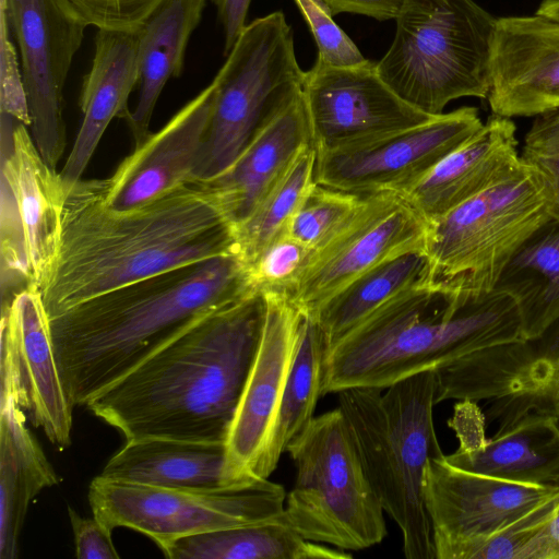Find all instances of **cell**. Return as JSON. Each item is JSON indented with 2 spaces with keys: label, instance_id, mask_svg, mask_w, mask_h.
<instances>
[{
  "label": "cell",
  "instance_id": "obj_1",
  "mask_svg": "<svg viewBox=\"0 0 559 559\" xmlns=\"http://www.w3.org/2000/svg\"><path fill=\"white\" fill-rule=\"evenodd\" d=\"M229 253H237L235 227L205 183L115 211L103 179H80L64 189L59 248L40 293L50 319L127 284Z\"/></svg>",
  "mask_w": 559,
  "mask_h": 559
},
{
  "label": "cell",
  "instance_id": "obj_2",
  "mask_svg": "<svg viewBox=\"0 0 559 559\" xmlns=\"http://www.w3.org/2000/svg\"><path fill=\"white\" fill-rule=\"evenodd\" d=\"M265 316L259 292L203 314L86 407L126 440L226 443Z\"/></svg>",
  "mask_w": 559,
  "mask_h": 559
},
{
  "label": "cell",
  "instance_id": "obj_3",
  "mask_svg": "<svg viewBox=\"0 0 559 559\" xmlns=\"http://www.w3.org/2000/svg\"><path fill=\"white\" fill-rule=\"evenodd\" d=\"M255 293L237 253L163 272L49 319L71 405H85L203 314Z\"/></svg>",
  "mask_w": 559,
  "mask_h": 559
},
{
  "label": "cell",
  "instance_id": "obj_4",
  "mask_svg": "<svg viewBox=\"0 0 559 559\" xmlns=\"http://www.w3.org/2000/svg\"><path fill=\"white\" fill-rule=\"evenodd\" d=\"M525 341L518 305L495 289L466 298L429 284L393 298L328 349L322 395L385 389L491 347Z\"/></svg>",
  "mask_w": 559,
  "mask_h": 559
},
{
  "label": "cell",
  "instance_id": "obj_5",
  "mask_svg": "<svg viewBox=\"0 0 559 559\" xmlns=\"http://www.w3.org/2000/svg\"><path fill=\"white\" fill-rule=\"evenodd\" d=\"M436 373L427 370L383 389L337 392L369 480L399 525L407 559H436L424 496L425 468L444 454L435 424Z\"/></svg>",
  "mask_w": 559,
  "mask_h": 559
},
{
  "label": "cell",
  "instance_id": "obj_6",
  "mask_svg": "<svg viewBox=\"0 0 559 559\" xmlns=\"http://www.w3.org/2000/svg\"><path fill=\"white\" fill-rule=\"evenodd\" d=\"M377 70L406 103L430 115L461 97L487 99L497 19L474 0H405Z\"/></svg>",
  "mask_w": 559,
  "mask_h": 559
},
{
  "label": "cell",
  "instance_id": "obj_7",
  "mask_svg": "<svg viewBox=\"0 0 559 559\" xmlns=\"http://www.w3.org/2000/svg\"><path fill=\"white\" fill-rule=\"evenodd\" d=\"M552 195L523 160L511 176L427 223L428 284L466 298L496 289L513 254L551 219Z\"/></svg>",
  "mask_w": 559,
  "mask_h": 559
},
{
  "label": "cell",
  "instance_id": "obj_8",
  "mask_svg": "<svg viewBox=\"0 0 559 559\" xmlns=\"http://www.w3.org/2000/svg\"><path fill=\"white\" fill-rule=\"evenodd\" d=\"M286 451L296 467L283 512L290 527L345 551L383 540L384 510L340 407L313 417Z\"/></svg>",
  "mask_w": 559,
  "mask_h": 559
},
{
  "label": "cell",
  "instance_id": "obj_9",
  "mask_svg": "<svg viewBox=\"0 0 559 559\" xmlns=\"http://www.w3.org/2000/svg\"><path fill=\"white\" fill-rule=\"evenodd\" d=\"M217 71L209 127L193 182L224 173L301 91L305 71L282 11L247 24Z\"/></svg>",
  "mask_w": 559,
  "mask_h": 559
},
{
  "label": "cell",
  "instance_id": "obj_10",
  "mask_svg": "<svg viewBox=\"0 0 559 559\" xmlns=\"http://www.w3.org/2000/svg\"><path fill=\"white\" fill-rule=\"evenodd\" d=\"M283 486L258 478L216 488H169L95 477L88 488L93 515L105 526L128 527L160 548L189 535L280 518Z\"/></svg>",
  "mask_w": 559,
  "mask_h": 559
},
{
  "label": "cell",
  "instance_id": "obj_11",
  "mask_svg": "<svg viewBox=\"0 0 559 559\" xmlns=\"http://www.w3.org/2000/svg\"><path fill=\"white\" fill-rule=\"evenodd\" d=\"M1 118V302L40 290L55 263L64 187L37 150L27 126Z\"/></svg>",
  "mask_w": 559,
  "mask_h": 559
},
{
  "label": "cell",
  "instance_id": "obj_12",
  "mask_svg": "<svg viewBox=\"0 0 559 559\" xmlns=\"http://www.w3.org/2000/svg\"><path fill=\"white\" fill-rule=\"evenodd\" d=\"M0 8L21 60L31 135L56 168L67 145L63 90L87 25L69 0H0Z\"/></svg>",
  "mask_w": 559,
  "mask_h": 559
},
{
  "label": "cell",
  "instance_id": "obj_13",
  "mask_svg": "<svg viewBox=\"0 0 559 559\" xmlns=\"http://www.w3.org/2000/svg\"><path fill=\"white\" fill-rule=\"evenodd\" d=\"M483 123L477 108L464 106L366 143L316 153L313 179L360 195L404 194Z\"/></svg>",
  "mask_w": 559,
  "mask_h": 559
},
{
  "label": "cell",
  "instance_id": "obj_14",
  "mask_svg": "<svg viewBox=\"0 0 559 559\" xmlns=\"http://www.w3.org/2000/svg\"><path fill=\"white\" fill-rule=\"evenodd\" d=\"M424 496L436 559H471L485 540L559 496V487L461 469L443 456L427 462Z\"/></svg>",
  "mask_w": 559,
  "mask_h": 559
},
{
  "label": "cell",
  "instance_id": "obj_15",
  "mask_svg": "<svg viewBox=\"0 0 559 559\" xmlns=\"http://www.w3.org/2000/svg\"><path fill=\"white\" fill-rule=\"evenodd\" d=\"M301 96L317 154L366 143L435 117L402 99L370 60L336 68L317 59L305 71Z\"/></svg>",
  "mask_w": 559,
  "mask_h": 559
},
{
  "label": "cell",
  "instance_id": "obj_16",
  "mask_svg": "<svg viewBox=\"0 0 559 559\" xmlns=\"http://www.w3.org/2000/svg\"><path fill=\"white\" fill-rule=\"evenodd\" d=\"M426 228L427 223L401 194L365 195L345 226L313 251L289 300L313 316L354 278L396 254L424 247Z\"/></svg>",
  "mask_w": 559,
  "mask_h": 559
},
{
  "label": "cell",
  "instance_id": "obj_17",
  "mask_svg": "<svg viewBox=\"0 0 559 559\" xmlns=\"http://www.w3.org/2000/svg\"><path fill=\"white\" fill-rule=\"evenodd\" d=\"M441 400H489V419L536 412L559 429V337L548 329L534 340L466 356L438 372Z\"/></svg>",
  "mask_w": 559,
  "mask_h": 559
},
{
  "label": "cell",
  "instance_id": "obj_18",
  "mask_svg": "<svg viewBox=\"0 0 559 559\" xmlns=\"http://www.w3.org/2000/svg\"><path fill=\"white\" fill-rule=\"evenodd\" d=\"M264 296L261 343L226 440L230 485L269 478L273 472L270 448L305 316L287 297Z\"/></svg>",
  "mask_w": 559,
  "mask_h": 559
},
{
  "label": "cell",
  "instance_id": "obj_19",
  "mask_svg": "<svg viewBox=\"0 0 559 559\" xmlns=\"http://www.w3.org/2000/svg\"><path fill=\"white\" fill-rule=\"evenodd\" d=\"M13 396L59 450L71 443L72 408L58 368L41 293L1 304V399ZM0 399V400H1Z\"/></svg>",
  "mask_w": 559,
  "mask_h": 559
},
{
  "label": "cell",
  "instance_id": "obj_20",
  "mask_svg": "<svg viewBox=\"0 0 559 559\" xmlns=\"http://www.w3.org/2000/svg\"><path fill=\"white\" fill-rule=\"evenodd\" d=\"M484 415L473 401L455 404L449 426L459 448L445 461L461 469L513 481L559 487V429L536 412L504 414L486 438Z\"/></svg>",
  "mask_w": 559,
  "mask_h": 559
},
{
  "label": "cell",
  "instance_id": "obj_21",
  "mask_svg": "<svg viewBox=\"0 0 559 559\" xmlns=\"http://www.w3.org/2000/svg\"><path fill=\"white\" fill-rule=\"evenodd\" d=\"M214 81L187 103L157 132L127 156L103 179L106 204L130 211L150 204L193 182L209 127Z\"/></svg>",
  "mask_w": 559,
  "mask_h": 559
},
{
  "label": "cell",
  "instance_id": "obj_22",
  "mask_svg": "<svg viewBox=\"0 0 559 559\" xmlns=\"http://www.w3.org/2000/svg\"><path fill=\"white\" fill-rule=\"evenodd\" d=\"M490 79L493 115L535 117L559 108V23L536 14L497 19Z\"/></svg>",
  "mask_w": 559,
  "mask_h": 559
},
{
  "label": "cell",
  "instance_id": "obj_23",
  "mask_svg": "<svg viewBox=\"0 0 559 559\" xmlns=\"http://www.w3.org/2000/svg\"><path fill=\"white\" fill-rule=\"evenodd\" d=\"M511 118L491 115L404 194L429 223L514 174L523 164Z\"/></svg>",
  "mask_w": 559,
  "mask_h": 559
},
{
  "label": "cell",
  "instance_id": "obj_24",
  "mask_svg": "<svg viewBox=\"0 0 559 559\" xmlns=\"http://www.w3.org/2000/svg\"><path fill=\"white\" fill-rule=\"evenodd\" d=\"M308 145H312L311 131L300 91L224 173L202 183L215 191L236 227L253 213Z\"/></svg>",
  "mask_w": 559,
  "mask_h": 559
},
{
  "label": "cell",
  "instance_id": "obj_25",
  "mask_svg": "<svg viewBox=\"0 0 559 559\" xmlns=\"http://www.w3.org/2000/svg\"><path fill=\"white\" fill-rule=\"evenodd\" d=\"M138 40L139 32L97 29L92 64L79 98L82 123L60 171L64 189L82 179L110 121L130 114L129 96L139 83Z\"/></svg>",
  "mask_w": 559,
  "mask_h": 559
},
{
  "label": "cell",
  "instance_id": "obj_26",
  "mask_svg": "<svg viewBox=\"0 0 559 559\" xmlns=\"http://www.w3.org/2000/svg\"><path fill=\"white\" fill-rule=\"evenodd\" d=\"M226 463L224 442L145 437L127 440L100 475L159 487L216 488L230 485Z\"/></svg>",
  "mask_w": 559,
  "mask_h": 559
},
{
  "label": "cell",
  "instance_id": "obj_27",
  "mask_svg": "<svg viewBox=\"0 0 559 559\" xmlns=\"http://www.w3.org/2000/svg\"><path fill=\"white\" fill-rule=\"evenodd\" d=\"M0 404V558L14 559L29 502L59 478L16 400L8 396Z\"/></svg>",
  "mask_w": 559,
  "mask_h": 559
},
{
  "label": "cell",
  "instance_id": "obj_28",
  "mask_svg": "<svg viewBox=\"0 0 559 559\" xmlns=\"http://www.w3.org/2000/svg\"><path fill=\"white\" fill-rule=\"evenodd\" d=\"M206 0H167L139 31V97L124 119L135 146L150 134L156 103L166 83L182 73L189 39L199 25Z\"/></svg>",
  "mask_w": 559,
  "mask_h": 559
},
{
  "label": "cell",
  "instance_id": "obj_29",
  "mask_svg": "<svg viewBox=\"0 0 559 559\" xmlns=\"http://www.w3.org/2000/svg\"><path fill=\"white\" fill-rule=\"evenodd\" d=\"M430 265L424 247L396 254L350 281L312 316L329 348L380 307L401 294L428 284Z\"/></svg>",
  "mask_w": 559,
  "mask_h": 559
},
{
  "label": "cell",
  "instance_id": "obj_30",
  "mask_svg": "<svg viewBox=\"0 0 559 559\" xmlns=\"http://www.w3.org/2000/svg\"><path fill=\"white\" fill-rule=\"evenodd\" d=\"M496 289L515 300L525 340L542 336L559 321V219H549L527 238Z\"/></svg>",
  "mask_w": 559,
  "mask_h": 559
},
{
  "label": "cell",
  "instance_id": "obj_31",
  "mask_svg": "<svg viewBox=\"0 0 559 559\" xmlns=\"http://www.w3.org/2000/svg\"><path fill=\"white\" fill-rule=\"evenodd\" d=\"M169 559H346L301 537L283 518L174 539L159 548Z\"/></svg>",
  "mask_w": 559,
  "mask_h": 559
},
{
  "label": "cell",
  "instance_id": "obj_32",
  "mask_svg": "<svg viewBox=\"0 0 559 559\" xmlns=\"http://www.w3.org/2000/svg\"><path fill=\"white\" fill-rule=\"evenodd\" d=\"M329 346L312 316L305 313L299 341L286 378L278 416L270 448V466L276 468L288 444L313 419L322 395L323 364Z\"/></svg>",
  "mask_w": 559,
  "mask_h": 559
},
{
  "label": "cell",
  "instance_id": "obj_33",
  "mask_svg": "<svg viewBox=\"0 0 559 559\" xmlns=\"http://www.w3.org/2000/svg\"><path fill=\"white\" fill-rule=\"evenodd\" d=\"M316 159L313 146H306L253 213L235 227L236 251L247 267L285 231L288 221L314 181Z\"/></svg>",
  "mask_w": 559,
  "mask_h": 559
},
{
  "label": "cell",
  "instance_id": "obj_34",
  "mask_svg": "<svg viewBox=\"0 0 559 559\" xmlns=\"http://www.w3.org/2000/svg\"><path fill=\"white\" fill-rule=\"evenodd\" d=\"M364 197L313 181L288 221L285 231L314 251L345 226Z\"/></svg>",
  "mask_w": 559,
  "mask_h": 559
},
{
  "label": "cell",
  "instance_id": "obj_35",
  "mask_svg": "<svg viewBox=\"0 0 559 559\" xmlns=\"http://www.w3.org/2000/svg\"><path fill=\"white\" fill-rule=\"evenodd\" d=\"M312 253V249L282 233L248 266L253 289L289 299Z\"/></svg>",
  "mask_w": 559,
  "mask_h": 559
},
{
  "label": "cell",
  "instance_id": "obj_36",
  "mask_svg": "<svg viewBox=\"0 0 559 559\" xmlns=\"http://www.w3.org/2000/svg\"><path fill=\"white\" fill-rule=\"evenodd\" d=\"M307 22L318 47V57L323 63L336 68L365 64L355 43L334 22L333 15L322 0H294Z\"/></svg>",
  "mask_w": 559,
  "mask_h": 559
},
{
  "label": "cell",
  "instance_id": "obj_37",
  "mask_svg": "<svg viewBox=\"0 0 559 559\" xmlns=\"http://www.w3.org/2000/svg\"><path fill=\"white\" fill-rule=\"evenodd\" d=\"M521 157L546 179L552 195L551 217L559 219V108L535 116Z\"/></svg>",
  "mask_w": 559,
  "mask_h": 559
},
{
  "label": "cell",
  "instance_id": "obj_38",
  "mask_svg": "<svg viewBox=\"0 0 559 559\" xmlns=\"http://www.w3.org/2000/svg\"><path fill=\"white\" fill-rule=\"evenodd\" d=\"M87 26L138 33L167 0H69Z\"/></svg>",
  "mask_w": 559,
  "mask_h": 559
},
{
  "label": "cell",
  "instance_id": "obj_39",
  "mask_svg": "<svg viewBox=\"0 0 559 559\" xmlns=\"http://www.w3.org/2000/svg\"><path fill=\"white\" fill-rule=\"evenodd\" d=\"M559 496L537 506L485 540L471 559H519L523 548L555 516Z\"/></svg>",
  "mask_w": 559,
  "mask_h": 559
},
{
  "label": "cell",
  "instance_id": "obj_40",
  "mask_svg": "<svg viewBox=\"0 0 559 559\" xmlns=\"http://www.w3.org/2000/svg\"><path fill=\"white\" fill-rule=\"evenodd\" d=\"M11 35L7 15L0 8V114L29 128L32 118L22 66Z\"/></svg>",
  "mask_w": 559,
  "mask_h": 559
},
{
  "label": "cell",
  "instance_id": "obj_41",
  "mask_svg": "<svg viewBox=\"0 0 559 559\" xmlns=\"http://www.w3.org/2000/svg\"><path fill=\"white\" fill-rule=\"evenodd\" d=\"M69 519L74 535L75 556L80 559H118L114 546L112 531L95 516L83 518L68 507Z\"/></svg>",
  "mask_w": 559,
  "mask_h": 559
},
{
  "label": "cell",
  "instance_id": "obj_42",
  "mask_svg": "<svg viewBox=\"0 0 559 559\" xmlns=\"http://www.w3.org/2000/svg\"><path fill=\"white\" fill-rule=\"evenodd\" d=\"M332 15L354 13L378 21L395 20L405 0H322Z\"/></svg>",
  "mask_w": 559,
  "mask_h": 559
},
{
  "label": "cell",
  "instance_id": "obj_43",
  "mask_svg": "<svg viewBox=\"0 0 559 559\" xmlns=\"http://www.w3.org/2000/svg\"><path fill=\"white\" fill-rule=\"evenodd\" d=\"M216 9L224 33V56L231 50L240 33L247 25L246 20L251 0H210Z\"/></svg>",
  "mask_w": 559,
  "mask_h": 559
},
{
  "label": "cell",
  "instance_id": "obj_44",
  "mask_svg": "<svg viewBox=\"0 0 559 559\" xmlns=\"http://www.w3.org/2000/svg\"><path fill=\"white\" fill-rule=\"evenodd\" d=\"M519 559H559V510L523 548Z\"/></svg>",
  "mask_w": 559,
  "mask_h": 559
},
{
  "label": "cell",
  "instance_id": "obj_45",
  "mask_svg": "<svg viewBox=\"0 0 559 559\" xmlns=\"http://www.w3.org/2000/svg\"><path fill=\"white\" fill-rule=\"evenodd\" d=\"M535 14L559 23V0H543Z\"/></svg>",
  "mask_w": 559,
  "mask_h": 559
},
{
  "label": "cell",
  "instance_id": "obj_46",
  "mask_svg": "<svg viewBox=\"0 0 559 559\" xmlns=\"http://www.w3.org/2000/svg\"><path fill=\"white\" fill-rule=\"evenodd\" d=\"M554 332L557 334V336L559 337V321L557 323H555L552 326H550Z\"/></svg>",
  "mask_w": 559,
  "mask_h": 559
}]
</instances>
